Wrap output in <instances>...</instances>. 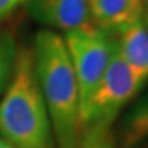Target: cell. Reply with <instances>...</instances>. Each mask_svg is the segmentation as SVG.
I'll return each mask as SVG.
<instances>
[{
    "mask_svg": "<svg viewBox=\"0 0 148 148\" xmlns=\"http://www.w3.org/2000/svg\"><path fill=\"white\" fill-rule=\"evenodd\" d=\"M32 51L57 148H80L79 90L63 36L51 29L41 30Z\"/></svg>",
    "mask_w": 148,
    "mask_h": 148,
    "instance_id": "cell-1",
    "label": "cell"
},
{
    "mask_svg": "<svg viewBox=\"0 0 148 148\" xmlns=\"http://www.w3.org/2000/svg\"><path fill=\"white\" fill-rule=\"evenodd\" d=\"M1 95V140L12 148H57L32 48H18L12 78Z\"/></svg>",
    "mask_w": 148,
    "mask_h": 148,
    "instance_id": "cell-2",
    "label": "cell"
},
{
    "mask_svg": "<svg viewBox=\"0 0 148 148\" xmlns=\"http://www.w3.org/2000/svg\"><path fill=\"white\" fill-rule=\"evenodd\" d=\"M145 84L146 80L125 63L115 45L103 79L80 115V148H111L110 128Z\"/></svg>",
    "mask_w": 148,
    "mask_h": 148,
    "instance_id": "cell-3",
    "label": "cell"
},
{
    "mask_svg": "<svg viewBox=\"0 0 148 148\" xmlns=\"http://www.w3.org/2000/svg\"><path fill=\"white\" fill-rule=\"evenodd\" d=\"M63 40L75 74L82 115L109 67L115 42L94 24L64 32Z\"/></svg>",
    "mask_w": 148,
    "mask_h": 148,
    "instance_id": "cell-4",
    "label": "cell"
},
{
    "mask_svg": "<svg viewBox=\"0 0 148 148\" xmlns=\"http://www.w3.org/2000/svg\"><path fill=\"white\" fill-rule=\"evenodd\" d=\"M26 9L35 21L54 31L92 24L86 0H26Z\"/></svg>",
    "mask_w": 148,
    "mask_h": 148,
    "instance_id": "cell-5",
    "label": "cell"
},
{
    "mask_svg": "<svg viewBox=\"0 0 148 148\" xmlns=\"http://www.w3.org/2000/svg\"><path fill=\"white\" fill-rule=\"evenodd\" d=\"M116 49L125 63L143 80H148V27L143 17L114 31Z\"/></svg>",
    "mask_w": 148,
    "mask_h": 148,
    "instance_id": "cell-6",
    "label": "cell"
},
{
    "mask_svg": "<svg viewBox=\"0 0 148 148\" xmlns=\"http://www.w3.org/2000/svg\"><path fill=\"white\" fill-rule=\"evenodd\" d=\"M86 3L91 22L108 34L140 20L145 12L142 0H86Z\"/></svg>",
    "mask_w": 148,
    "mask_h": 148,
    "instance_id": "cell-7",
    "label": "cell"
},
{
    "mask_svg": "<svg viewBox=\"0 0 148 148\" xmlns=\"http://www.w3.org/2000/svg\"><path fill=\"white\" fill-rule=\"evenodd\" d=\"M148 137V92L122 115L116 131L117 148H133Z\"/></svg>",
    "mask_w": 148,
    "mask_h": 148,
    "instance_id": "cell-8",
    "label": "cell"
},
{
    "mask_svg": "<svg viewBox=\"0 0 148 148\" xmlns=\"http://www.w3.org/2000/svg\"><path fill=\"white\" fill-rule=\"evenodd\" d=\"M15 40L8 32L0 31V95L10 83L17 58Z\"/></svg>",
    "mask_w": 148,
    "mask_h": 148,
    "instance_id": "cell-9",
    "label": "cell"
},
{
    "mask_svg": "<svg viewBox=\"0 0 148 148\" xmlns=\"http://www.w3.org/2000/svg\"><path fill=\"white\" fill-rule=\"evenodd\" d=\"M25 0H0V20L15 10Z\"/></svg>",
    "mask_w": 148,
    "mask_h": 148,
    "instance_id": "cell-10",
    "label": "cell"
},
{
    "mask_svg": "<svg viewBox=\"0 0 148 148\" xmlns=\"http://www.w3.org/2000/svg\"><path fill=\"white\" fill-rule=\"evenodd\" d=\"M0 148H12L10 145H8V143L4 141V140H1V138H0Z\"/></svg>",
    "mask_w": 148,
    "mask_h": 148,
    "instance_id": "cell-11",
    "label": "cell"
},
{
    "mask_svg": "<svg viewBox=\"0 0 148 148\" xmlns=\"http://www.w3.org/2000/svg\"><path fill=\"white\" fill-rule=\"evenodd\" d=\"M143 21H145V24L148 27V8H147V10H145V12H143Z\"/></svg>",
    "mask_w": 148,
    "mask_h": 148,
    "instance_id": "cell-12",
    "label": "cell"
},
{
    "mask_svg": "<svg viewBox=\"0 0 148 148\" xmlns=\"http://www.w3.org/2000/svg\"><path fill=\"white\" fill-rule=\"evenodd\" d=\"M143 1V5H147V8H148V0H142Z\"/></svg>",
    "mask_w": 148,
    "mask_h": 148,
    "instance_id": "cell-13",
    "label": "cell"
}]
</instances>
